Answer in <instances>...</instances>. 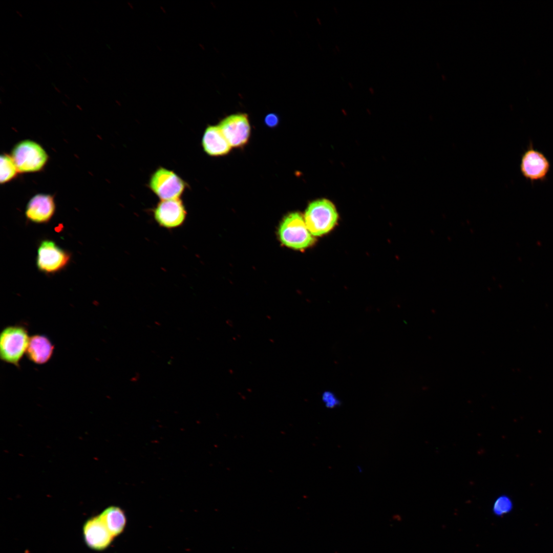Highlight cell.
<instances>
[{
	"mask_svg": "<svg viewBox=\"0 0 553 553\" xmlns=\"http://www.w3.org/2000/svg\"><path fill=\"white\" fill-rule=\"evenodd\" d=\"M19 173H29L40 171L48 160V155L41 145L29 140L17 143L11 155Z\"/></svg>",
	"mask_w": 553,
	"mask_h": 553,
	"instance_id": "cell-2",
	"label": "cell"
},
{
	"mask_svg": "<svg viewBox=\"0 0 553 553\" xmlns=\"http://www.w3.org/2000/svg\"><path fill=\"white\" fill-rule=\"evenodd\" d=\"M279 235L283 244L296 249L306 248L314 241L305 220L297 212L289 214L283 219L279 227Z\"/></svg>",
	"mask_w": 553,
	"mask_h": 553,
	"instance_id": "cell-5",
	"label": "cell"
},
{
	"mask_svg": "<svg viewBox=\"0 0 553 553\" xmlns=\"http://www.w3.org/2000/svg\"><path fill=\"white\" fill-rule=\"evenodd\" d=\"M322 400L328 408H334L340 404V401L333 392L326 391L323 393Z\"/></svg>",
	"mask_w": 553,
	"mask_h": 553,
	"instance_id": "cell-17",
	"label": "cell"
},
{
	"mask_svg": "<svg viewBox=\"0 0 553 553\" xmlns=\"http://www.w3.org/2000/svg\"><path fill=\"white\" fill-rule=\"evenodd\" d=\"M218 126L231 147H242L249 139L250 125L245 114L229 115L222 119Z\"/></svg>",
	"mask_w": 553,
	"mask_h": 553,
	"instance_id": "cell-9",
	"label": "cell"
},
{
	"mask_svg": "<svg viewBox=\"0 0 553 553\" xmlns=\"http://www.w3.org/2000/svg\"><path fill=\"white\" fill-rule=\"evenodd\" d=\"M30 337L27 329L22 326L5 327L0 335V357L7 363L18 367L28 346Z\"/></svg>",
	"mask_w": 553,
	"mask_h": 553,
	"instance_id": "cell-1",
	"label": "cell"
},
{
	"mask_svg": "<svg viewBox=\"0 0 553 553\" xmlns=\"http://www.w3.org/2000/svg\"><path fill=\"white\" fill-rule=\"evenodd\" d=\"M99 516L114 537L120 535L124 530L126 519L120 508L114 506L109 507Z\"/></svg>",
	"mask_w": 553,
	"mask_h": 553,
	"instance_id": "cell-14",
	"label": "cell"
},
{
	"mask_svg": "<svg viewBox=\"0 0 553 553\" xmlns=\"http://www.w3.org/2000/svg\"><path fill=\"white\" fill-rule=\"evenodd\" d=\"M16 12H17V14H19V16H20V17H22V16H22V14H21V13H20V12H19V11H16Z\"/></svg>",
	"mask_w": 553,
	"mask_h": 553,
	"instance_id": "cell-20",
	"label": "cell"
},
{
	"mask_svg": "<svg viewBox=\"0 0 553 553\" xmlns=\"http://www.w3.org/2000/svg\"><path fill=\"white\" fill-rule=\"evenodd\" d=\"M188 184L174 171L159 166L151 175L148 188L160 200L180 198Z\"/></svg>",
	"mask_w": 553,
	"mask_h": 553,
	"instance_id": "cell-3",
	"label": "cell"
},
{
	"mask_svg": "<svg viewBox=\"0 0 553 553\" xmlns=\"http://www.w3.org/2000/svg\"><path fill=\"white\" fill-rule=\"evenodd\" d=\"M56 209L54 197L39 193L33 196L28 201L25 211L27 220L32 223L44 224L49 222Z\"/></svg>",
	"mask_w": 553,
	"mask_h": 553,
	"instance_id": "cell-10",
	"label": "cell"
},
{
	"mask_svg": "<svg viewBox=\"0 0 553 553\" xmlns=\"http://www.w3.org/2000/svg\"><path fill=\"white\" fill-rule=\"evenodd\" d=\"M513 508L511 499L506 496H501L495 501L493 512L497 516H502L510 512Z\"/></svg>",
	"mask_w": 553,
	"mask_h": 553,
	"instance_id": "cell-16",
	"label": "cell"
},
{
	"mask_svg": "<svg viewBox=\"0 0 553 553\" xmlns=\"http://www.w3.org/2000/svg\"><path fill=\"white\" fill-rule=\"evenodd\" d=\"M265 122L267 125L270 127H273L276 126L278 123L279 118L278 116L274 114H269L266 116Z\"/></svg>",
	"mask_w": 553,
	"mask_h": 553,
	"instance_id": "cell-18",
	"label": "cell"
},
{
	"mask_svg": "<svg viewBox=\"0 0 553 553\" xmlns=\"http://www.w3.org/2000/svg\"><path fill=\"white\" fill-rule=\"evenodd\" d=\"M71 254L53 241L42 240L37 248L36 260L38 270L46 274L56 273L69 264Z\"/></svg>",
	"mask_w": 553,
	"mask_h": 553,
	"instance_id": "cell-6",
	"label": "cell"
},
{
	"mask_svg": "<svg viewBox=\"0 0 553 553\" xmlns=\"http://www.w3.org/2000/svg\"><path fill=\"white\" fill-rule=\"evenodd\" d=\"M54 346L45 335L35 334L30 337L26 355L28 359L37 365L47 363L52 357Z\"/></svg>",
	"mask_w": 553,
	"mask_h": 553,
	"instance_id": "cell-13",
	"label": "cell"
},
{
	"mask_svg": "<svg viewBox=\"0 0 553 553\" xmlns=\"http://www.w3.org/2000/svg\"><path fill=\"white\" fill-rule=\"evenodd\" d=\"M201 143L204 151L213 157L226 155L231 148L218 125H209L206 127Z\"/></svg>",
	"mask_w": 553,
	"mask_h": 553,
	"instance_id": "cell-12",
	"label": "cell"
},
{
	"mask_svg": "<svg viewBox=\"0 0 553 553\" xmlns=\"http://www.w3.org/2000/svg\"><path fill=\"white\" fill-rule=\"evenodd\" d=\"M550 163L546 156L531 144L521 157L520 169L523 177L533 183L546 180L550 169Z\"/></svg>",
	"mask_w": 553,
	"mask_h": 553,
	"instance_id": "cell-8",
	"label": "cell"
},
{
	"mask_svg": "<svg viewBox=\"0 0 553 553\" xmlns=\"http://www.w3.org/2000/svg\"><path fill=\"white\" fill-rule=\"evenodd\" d=\"M83 532L87 545L95 550L106 548L114 538L99 516L87 521L83 527Z\"/></svg>",
	"mask_w": 553,
	"mask_h": 553,
	"instance_id": "cell-11",
	"label": "cell"
},
{
	"mask_svg": "<svg viewBox=\"0 0 553 553\" xmlns=\"http://www.w3.org/2000/svg\"><path fill=\"white\" fill-rule=\"evenodd\" d=\"M54 88L56 90V91H57L58 93H61V91L59 90V89L57 88L56 87H54Z\"/></svg>",
	"mask_w": 553,
	"mask_h": 553,
	"instance_id": "cell-19",
	"label": "cell"
},
{
	"mask_svg": "<svg viewBox=\"0 0 553 553\" xmlns=\"http://www.w3.org/2000/svg\"><path fill=\"white\" fill-rule=\"evenodd\" d=\"M337 218L334 205L326 199H320L309 205L304 220L311 235L320 236L328 232L335 226Z\"/></svg>",
	"mask_w": 553,
	"mask_h": 553,
	"instance_id": "cell-4",
	"label": "cell"
},
{
	"mask_svg": "<svg viewBox=\"0 0 553 553\" xmlns=\"http://www.w3.org/2000/svg\"><path fill=\"white\" fill-rule=\"evenodd\" d=\"M83 79H84V80L85 81H86L87 82H88V80H87V79H86V78H85L84 77H83Z\"/></svg>",
	"mask_w": 553,
	"mask_h": 553,
	"instance_id": "cell-21",
	"label": "cell"
},
{
	"mask_svg": "<svg viewBox=\"0 0 553 553\" xmlns=\"http://www.w3.org/2000/svg\"><path fill=\"white\" fill-rule=\"evenodd\" d=\"M0 163V182L3 184L13 180L19 172L10 155L5 153L1 155Z\"/></svg>",
	"mask_w": 553,
	"mask_h": 553,
	"instance_id": "cell-15",
	"label": "cell"
},
{
	"mask_svg": "<svg viewBox=\"0 0 553 553\" xmlns=\"http://www.w3.org/2000/svg\"><path fill=\"white\" fill-rule=\"evenodd\" d=\"M153 217L161 227L171 229L182 226L187 217V210L181 198L160 200L152 209Z\"/></svg>",
	"mask_w": 553,
	"mask_h": 553,
	"instance_id": "cell-7",
	"label": "cell"
}]
</instances>
